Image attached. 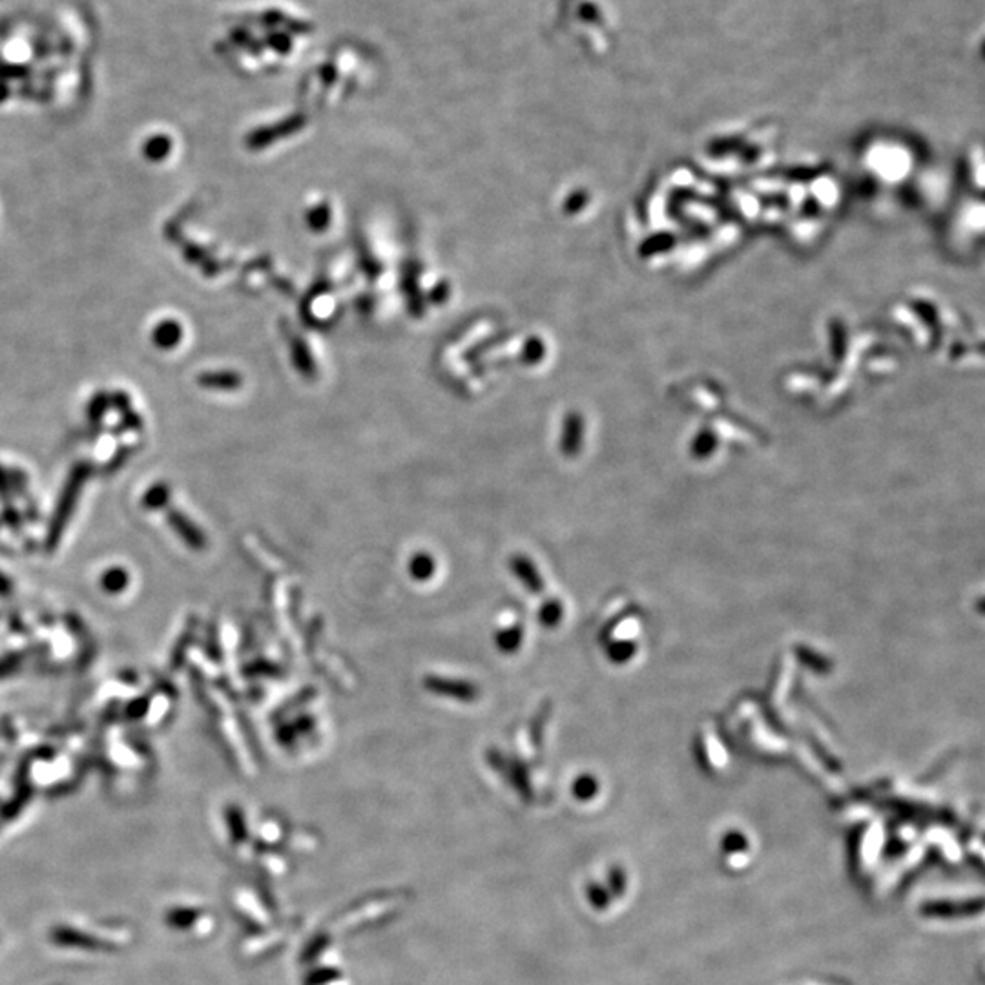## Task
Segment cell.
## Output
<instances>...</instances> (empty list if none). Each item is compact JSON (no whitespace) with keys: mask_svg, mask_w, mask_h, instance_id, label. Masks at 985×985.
Here are the masks:
<instances>
[{"mask_svg":"<svg viewBox=\"0 0 985 985\" xmlns=\"http://www.w3.org/2000/svg\"><path fill=\"white\" fill-rule=\"evenodd\" d=\"M53 936H55L57 942L66 944V945H76V947H85V949H97V947H101V945L97 944V940L86 938L83 933H77V931L62 929V931H55Z\"/></svg>","mask_w":985,"mask_h":985,"instance_id":"obj_1","label":"cell"},{"mask_svg":"<svg viewBox=\"0 0 985 985\" xmlns=\"http://www.w3.org/2000/svg\"><path fill=\"white\" fill-rule=\"evenodd\" d=\"M433 570H435V562L433 558L426 555H418L411 562V574L414 579H420V581L429 579V575H433Z\"/></svg>","mask_w":985,"mask_h":985,"instance_id":"obj_2","label":"cell"},{"mask_svg":"<svg viewBox=\"0 0 985 985\" xmlns=\"http://www.w3.org/2000/svg\"><path fill=\"white\" fill-rule=\"evenodd\" d=\"M181 338V330L176 323L168 321V323H163L159 325V329L156 330V339L161 347H172L177 343V339Z\"/></svg>","mask_w":985,"mask_h":985,"instance_id":"obj_3","label":"cell"},{"mask_svg":"<svg viewBox=\"0 0 985 985\" xmlns=\"http://www.w3.org/2000/svg\"><path fill=\"white\" fill-rule=\"evenodd\" d=\"M168 150H170V139H167L165 135L152 137L145 147V152L150 159H161L167 156Z\"/></svg>","mask_w":985,"mask_h":985,"instance_id":"obj_4","label":"cell"},{"mask_svg":"<svg viewBox=\"0 0 985 985\" xmlns=\"http://www.w3.org/2000/svg\"><path fill=\"white\" fill-rule=\"evenodd\" d=\"M28 76L26 66H15V64H3L0 62V77H21Z\"/></svg>","mask_w":985,"mask_h":985,"instance_id":"obj_5","label":"cell"},{"mask_svg":"<svg viewBox=\"0 0 985 985\" xmlns=\"http://www.w3.org/2000/svg\"><path fill=\"white\" fill-rule=\"evenodd\" d=\"M6 95H8V88L5 85H0V101H3Z\"/></svg>","mask_w":985,"mask_h":985,"instance_id":"obj_6","label":"cell"}]
</instances>
